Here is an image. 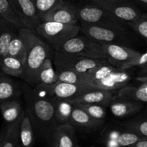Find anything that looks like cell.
Wrapping results in <instances>:
<instances>
[{
	"mask_svg": "<svg viewBox=\"0 0 147 147\" xmlns=\"http://www.w3.org/2000/svg\"><path fill=\"white\" fill-rule=\"evenodd\" d=\"M22 96L25 111L33 123L36 136L47 142L59 125L51 98L39 96L25 82L22 83Z\"/></svg>",
	"mask_w": 147,
	"mask_h": 147,
	"instance_id": "1",
	"label": "cell"
},
{
	"mask_svg": "<svg viewBox=\"0 0 147 147\" xmlns=\"http://www.w3.org/2000/svg\"><path fill=\"white\" fill-rule=\"evenodd\" d=\"M19 32L24 40L27 56L21 78L31 87L37 85L39 69L47 57H51L52 50L47 42L38 35L34 29L20 27Z\"/></svg>",
	"mask_w": 147,
	"mask_h": 147,
	"instance_id": "2",
	"label": "cell"
},
{
	"mask_svg": "<svg viewBox=\"0 0 147 147\" xmlns=\"http://www.w3.org/2000/svg\"><path fill=\"white\" fill-rule=\"evenodd\" d=\"M77 8L80 22L121 31H127L129 28L128 23L97 6L88 4Z\"/></svg>",
	"mask_w": 147,
	"mask_h": 147,
	"instance_id": "3",
	"label": "cell"
},
{
	"mask_svg": "<svg viewBox=\"0 0 147 147\" xmlns=\"http://www.w3.org/2000/svg\"><path fill=\"white\" fill-rule=\"evenodd\" d=\"M34 30L56 50L65 42L78 35L81 27L77 24H68L57 22L43 21Z\"/></svg>",
	"mask_w": 147,
	"mask_h": 147,
	"instance_id": "4",
	"label": "cell"
},
{
	"mask_svg": "<svg viewBox=\"0 0 147 147\" xmlns=\"http://www.w3.org/2000/svg\"><path fill=\"white\" fill-rule=\"evenodd\" d=\"M55 51L82 57L107 60V55L102 45L86 35H76L69 39Z\"/></svg>",
	"mask_w": 147,
	"mask_h": 147,
	"instance_id": "5",
	"label": "cell"
},
{
	"mask_svg": "<svg viewBox=\"0 0 147 147\" xmlns=\"http://www.w3.org/2000/svg\"><path fill=\"white\" fill-rule=\"evenodd\" d=\"M81 30L92 40L100 44H118L129 46L132 44L131 34L127 31L112 30L80 22Z\"/></svg>",
	"mask_w": 147,
	"mask_h": 147,
	"instance_id": "6",
	"label": "cell"
},
{
	"mask_svg": "<svg viewBox=\"0 0 147 147\" xmlns=\"http://www.w3.org/2000/svg\"><path fill=\"white\" fill-rule=\"evenodd\" d=\"M96 86H80L58 80L52 85L39 83L33 87L35 92L40 97L57 98L61 99H72L80 96L84 92L97 88Z\"/></svg>",
	"mask_w": 147,
	"mask_h": 147,
	"instance_id": "7",
	"label": "cell"
},
{
	"mask_svg": "<svg viewBox=\"0 0 147 147\" xmlns=\"http://www.w3.org/2000/svg\"><path fill=\"white\" fill-rule=\"evenodd\" d=\"M89 4L108 10L128 24L137 21L144 13L133 0H99Z\"/></svg>",
	"mask_w": 147,
	"mask_h": 147,
	"instance_id": "8",
	"label": "cell"
},
{
	"mask_svg": "<svg viewBox=\"0 0 147 147\" xmlns=\"http://www.w3.org/2000/svg\"><path fill=\"white\" fill-rule=\"evenodd\" d=\"M53 61L56 67L86 73L89 69L99 65L110 63L105 59L90 58L70 54H65L58 51L53 53Z\"/></svg>",
	"mask_w": 147,
	"mask_h": 147,
	"instance_id": "9",
	"label": "cell"
},
{
	"mask_svg": "<svg viewBox=\"0 0 147 147\" xmlns=\"http://www.w3.org/2000/svg\"><path fill=\"white\" fill-rule=\"evenodd\" d=\"M13 11L22 23L23 27L35 29L42 22L31 0H8Z\"/></svg>",
	"mask_w": 147,
	"mask_h": 147,
	"instance_id": "10",
	"label": "cell"
},
{
	"mask_svg": "<svg viewBox=\"0 0 147 147\" xmlns=\"http://www.w3.org/2000/svg\"><path fill=\"white\" fill-rule=\"evenodd\" d=\"M43 21L57 22L68 24H76L79 21L78 8L67 1H63L49 10L42 17Z\"/></svg>",
	"mask_w": 147,
	"mask_h": 147,
	"instance_id": "11",
	"label": "cell"
},
{
	"mask_svg": "<svg viewBox=\"0 0 147 147\" xmlns=\"http://www.w3.org/2000/svg\"><path fill=\"white\" fill-rule=\"evenodd\" d=\"M51 147H77L79 146L75 128L69 122L59 124L47 142Z\"/></svg>",
	"mask_w": 147,
	"mask_h": 147,
	"instance_id": "12",
	"label": "cell"
},
{
	"mask_svg": "<svg viewBox=\"0 0 147 147\" xmlns=\"http://www.w3.org/2000/svg\"><path fill=\"white\" fill-rule=\"evenodd\" d=\"M111 113L118 119H125L135 116L143 110L144 105L136 100L114 96L109 104Z\"/></svg>",
	"mask_w": 147,
	"mask_h": 147,
	"instance_id": "13",
	"label": "cell"
},
{
	"mask_svg": "<svg viewBox=\"0 0 147 147\" xmlns=\"http://www.w3.org/2000/svg\"><path fill=\"white\" fill-rule=\"evenodd\" d=\"M111 65L120 68L124 63L138 57L141 53L128 46L118 44H102Z\"/></svg>",
	"mask_w": 147,
	"mask_h": 147,
	"instance_id": "14",
	"label": "cell"
},
{
	"mask_svg": "<svg viewBox=\"0 0 147 147\" xmlns=\"http://www.w3.org/2000/svg\"><path fill=\"white\" fill-rule=\"evenodd\" d=\"M25 109L15 121L4 123L0 129V147H22L20 139V129Z\"/></svg>",
	"mask_w": 147,
	"mask_h": 147,
	"instance_id": "15",
	"label": "cell"
},
{
	"mask_svg": "<svg viewBox=\"0 0 147 147\" xmlns=\"http://www.w3.org/2000/svg\"><path fill=\"white\" fill-rule=\"evenodd\" d=\"M131 79L132 77L127 70L117 68L107 77L95 81V84L99 88L115 91L128 86Z\"/></svg>",
	"mask_w": 147,
	"mask_h": 147,
	"instance_id": "16",
	"label": "cell"
},
{
	"mask_svg": "<svg viewBox=\"0 0 147 147\" xmlns=\"http://www.w3.org/2000/svg\"><path fill=\"white\" fill-rule=\"evenodd\" d=\"M104 122L105 121L92 118L83 109L75 104L69 120V123L73 125L74 128H79L88 131H97L102 127Z\"/></svg>",
	"mask_w": 147,
	"mask_h": 147,
	"instance_id": "17",
	"label": "cell"
},
{
	"mask_svg": "<svg viewBox=\"0 0 147 147\" xmlns=\"http://www.w3.org/2000/svg\"><path fill=\"white\" fill-rule=\"evenodd\" d=\"M0 72V103L22 96V83Z\"/></svg>",
	"mask_w": 147,
	"mask_h": 147,
	"instance_id": "18",
	"label": "cell"
},
{
	"mask_svg": "<svg viewBox=\"0 0 147 147\" xmlns=\"http://www.w3.org/2000/svg\"><path fill=\"white\" fill-rule=\"evenodd\" d=\"M114 96V91L105 90V89L97 88L84 92L80 96L71 100L73 102L83 103H95L100 104L108 107L111 100Z\"/></svg>",
	"mask_w": 147,
	"mask_h": 147,
	"instance_id": "19",
	"label": "cell"
},
{
	"mask_svg": "<svg viewBox=\"0 0 147 147\" xmlns=\"http://www.w3.org/2000/svg\"><path fill=\"white\" fill-rule=\"evenodd\" d=\"M59 81L80 86H96L93 79L87 73H80L75 70L56 67ZM97 87V86H96Z\"/></svg>",
	"mask_w": 147,
	"mask_h": 147,
	"instance_id": "20",
	"label": "cell"
},
{
	"mask_svg": "<svg viewBox=\"0 0 147 147\" xmlns=\"http://www.w3.org/2000/svg\"><path fill=\"white\" fill-rule=\"evenodd\" d=\"M19 32V28L11 22L0 17V57L8 55V46Z\"/></svg>",
	"mask_w": 147,
	"mask_h": 147,
	"instance_id": "21",
	"label": "cell"
},
{
	"mask_svg": "<svg viewBox=\"0 0 147 147\" xmlns=\"http://www.w3.org/2000/svg\"><path fill=\"white\" fill-rule=\"evenodd\" d=\"M22 103L19 98H13L5 100L0 103V111L4 123L15 121L22 114Z\"/></svg>",
	"mask_w": 147,
	"mask_h": 147,
	"instance_id": "22",
	"label": "cell"
},
{
	"mask_svg": "<svg viewBox=\"0 0 147 147\" xmlns=\"http://www.w3.org/2000/svg\"><path fill=\"white\" fill-rule=\"evenodd\" d=\"M137 115L138 116L133 119H127L120 122L118 126L122 130L128 131L147 137V115H141L140 113Z\"/></svg>",
	"mask_w": 147,
	"mask_h": 147,
	"instance_id": "23",
	"label": "cell"
},
{
	"mask_svg": "<svg viewBox=\"0 0 147 147\" xmlns=\"http://www.w3.org/2000/svg\"><path fill=\"white\" fill-rule=\"evenodd\" d=\"M52 101L54 105L55 115L59 124L69 122L71 116L72 111L74 107V103L69 99H61L52 98Z\"/></svg>",
	"mask_w": 147,
	"mask_h": 147,
	"instance_id": "24",
	"label": "cell"
},
{
	"mask_svg": "<svg viewBox=\"0 0 147 147\" xmlns=\"http://www.w3.org/2000/svg\"><path fill=\"white\" fill-rule=\"evenodd\" d=\"M141 83L138 86H125L118 90V95L121 97L147 103V82Z\"/></svg>",
	"mask_w": 147,
	"mask_h": 147,
	"instance_id": "25",
	"label": "cell"
},
{
	"mask_svg": "<svg viewBox=\"0 0 147 147\" xmlns=\"http://www.w3.org/2000/svg\"><path fill=\"white\" fill-rule=\"evenodd\" d=\"M35 133L33 123L26 111L23 116L20 129V143L22 147H31L35 142Z\"/></svg>",
	"mask_w": 147,
	"mask_h": 147,
	"instance_id": "26",
	"label": "cell"
},
{
	"mask_svg": "<svg viewBox=\"0 0 147 147\" xmlns=\"http://www.w3.org/2000/svg\"><path fill=\"white\" fill-rule=\"evenodd\" d=\"M59 80L57 71L53 66L51 57H47L39 69L37 74V84L42 83L52 85Z\"/></svg>",
	"mask_w": 147,
	"mask_h": 147,
	"instance_id": "27",
	"label": "cell"
},
{
	"mask_svg": "<svg viewBox=\"0 0 147 147\" xmlns=\"http://www.w3.org/2000/svg\"><path fill=\"white\" fill-rule=\"evenodd\" d=\"M1 71L13 78H20L24 70V63L10 55L1 58Z\"/></svg>",
	"mask_w": 147,
	"mask_h": 147,
	"instance_id": "28",
	"label": "cell"
},
{
	"mask_svg": "<svg viewBox=\"0 0 147 147\" xmlns=\"http://www.w3.org/2000/svg\"><path fill=\"white\" fill-rule=\"evenodd\" d=\"M8 55L18 59L24 63L27 56L25 45L24 40L20 32L17 33L10 41L8 46Z\"/></svg>",
	"mask_w": 147,
	"mask_h": 147,
	"instance_id": "29",
	"label": "cell"
},
{
	"mask_svg": "<svg viewBox=\"0 0 147 147\" xmlns=\"http://www.w3.org/2000/svg\"><path fill=\"white\" fill-rule=\"evenodd\" d=\"M75 105L83 109L90 116L97 120L105 121L107 115L106 106L95 103H83L74 102Z\"/></svg>",
	"mask_w": 147,
	"mask_h": 147,
	"instance_id": "30",
	"label": "cell"
},
{
	"mask_svg": "<svg viewBox=\"0 0 147 147\" xmlns=\"http://www.w3.org/2000/svg\"><path fill=\"white\" fill-rule=\"evenodd\" d=\"M0 17L12 22L18 28L23 27L21 20L13 11L8 0H0Z\"/></svg>",
	"mask_w": 147,
	"mask_h": 147,
	"instance_id": "31",
	"label": "cell"
},
{
	"mask_svg": "<svg viewBox=\"0 0 147 147\" xmlns=\"http://www.w3.org/2000/svg\"><path fill=\"white\" fill-rule=\"evenodd\" d=\"M117 68L118 67H115L110 63H106V64L95 66V67L89 69L86 73L92 77V78L94 80V83H95V81H96V80H100V79H102L109 76L112 72L116 70Z\"/></svg>",
	"mask_w": 147,
	"mask_h": 147,
	"instance_id": "32",
	"label": "cell"
},
{
	"mask_svg": "<svg viewBox=\"0 0 147 147\" xmlns=\"http://www.w3.org/2000/svg\"><path fill=\"white\" fill-rule=\"evenodd\" d=\"M122 132V129L118 127V129H108L102 134L101 143L108 147H120L118 143V139Z\"/></svg>",
	"mask_w": 147,
	"mask_h": 147,
	"instance_id": "33",
	"label": "cell"
},
{
	"mask_svg": "<svg viewBox=\"0 0 147 147\" xmlns=\"http://www.w3.org/2000/svg\"><path fill=\"white\" fill-rule=\"evenodd\" d=\"M40 15V18L43 17L46 12L58 4L65 1V0H31Z\"/></svg>",
	"mask_w": 147,
	"mask_h": 147,
	"instance_id": "34",
	"label": "cell"
},
{
	"mask_svg": "<svg viewBox=\"0 0 147 147\" xmlns=\"http://www.w3.org/2000/svg\"><path fill=\"white\" fill-rule=\"evenodd\" d=\"M147 137L140 136L133 132L128 131L122 130L120 135L119 136L118 139V143L120 146H131L133 144L146 139Z\"/></svg>",
	"mask_w": 147,
	"mask_h": 147,
	"instance_id": "35",
	"label": "cell"
},
{
	"mask_svg": "<svg viewBox=\"0 0 147 147\" xmlns=\"http://www.w3.org/2000/svg\"><path fill=\"white\" fill-rule=\"evenodd\" d=\"M129 28L144 38L147 39V13H143L137 21L128 24Z\"/></svg>",
	"mask_w": 147,
	"mask_h": 147,
	"instance_id": "36",
	"label": "cell"
},
{
	"mask_svg": "<svg viewBox=\"0 0 147 147\" xmlns=\"http://www.w3.org/2000/svg\"><path fill=\"white\" fill-rule=\"evenodd\" d=\"M147 63V52L140 54L138 57L127 63H124L120 66V68L123 69V70H128V69L131 68L133 67H141Z\"/></svg>",
	"mask_w": 147,
	"mask_h": 147,
	"instance_id": "37",
	"label": "cell"
},
{
	"mask_svg": "<svg viewBox=\"0 0 147 147\" xmlns=\"http://www.w3.org/2000/svg\"><path fill=\"white\" fill-rule=\"evenodd\" d=\"M138 6L147 11V0H133Z\"/></svg>",
	"mask_w": 147,
	"mask_h": 147,
	"instance_id": "38",
	"label": "cell"
},
{
	"mask_svg": "<svg viewBox=\"0 0 147 147\" xmlns=\"http://www.w3.org/2000/svg\"><path fill=\"white\" fill-rule=\"evenodd\" d=\"M131 146L133 147H147V138L142 139L136 143L133 144Z\"/></svg>",
	"mask_w": 147,
	"mask_h": 147,
	"instance_id": "39",
	"label": "cell"
},
{
	"mask_svg": "<svg viewBox=\"0 0 147 147\" xmlns=\"http://www.w3.org/2000/svg\"><path fill=\"white\" fill-rule=\"evenodd\" d=\"M138 74L140 76H144V75H147V63L144 65L141 66V70L138 72Z\"/></svg>",
	"mask_w": 147,
	"mask_h": 147,
	"instance_id": "40",
	"label": "cell"
},
{
	"mask_svg": "<svg viewBox=\"0 0 147 147\" xmlns=\"http://www.w3.org/2000/svg\"><path fill=\"white\" fill-rule=\"evenodd\" d=\"M135 80L137 81L140 82V83H144V82H147V75H144V76H140L135 78Z\"/></svg>",
	"mask_w": 147,
	"mask_h": 147,
	"instance_id": "41",
	"label": "cell"
},
{
	"mask_svg": "<svg viewBox=\"0 0 147 147\" xmlns=\"http://www.w3.org/2000/svg\"><path fill=\"white\" fill-rule=\"evenodd\" d=\"M87 1H89V3H92V2H94V1H99V0H87Z\"/></svg>",
	"mask_w": 147,
	"mask_h": 147,
	"instance_id": "42",
	"label": "cell"
},
{
	"mask_svg": "<svg viewBox=\"0 0 147 147\" xmlns=\"http://www.w3.org/2000/svg\"><path fill=\"white\" fill-rule=\"evenodd\" d=\"M0 66H1V57H0Z\"/></svg>",
	"mask_w": 147,
	"mask_h": 147,
	"instance_id": "43",
	"label": "cell"
},
{
	"mask_svg": "<svg viewBox=\"0 0 147 147\" xmlns=\"http://www.w3.org/2000/svg\"><path fill=\"white\" fill-rule=\"evenodd\" d=\"M146 43H147V39H146Z\"/></svg>",
	"mask_w": 147,
	"mask_h": 147,
	"instance_id": "44",
	"label": "cell"
},
{
	"mask_svg": "<svg viewBox=\"0 0 147 147\" xmlns=\"http://www.w3.org/2000/svg\"><path fill=\"white\" fill-rule=\"evenodd\" d=\"M0 72H1V69H0Z\"/></svg>",
	"mask_w": 147,
	"mask_h": 147,
	"instance_id": "45",
	"label": "cell"
}]
</instances>
